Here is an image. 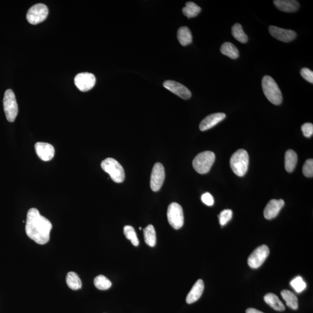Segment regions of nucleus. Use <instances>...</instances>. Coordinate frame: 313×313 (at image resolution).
I'll use <instances>...</instances> for the list:
<instances>
[{"mask_svg":"<svg viewBox=\"0 0 313 313\" xmlns=\"http://www.w3.org/2000/svg\"><path fill=\"white\" fill-rule=\"evenodd\" d=\"M144 238L146 244L150 247H155L156 244V233L154 226L149 225L143 230Z\"/></svg>","mask_w":313,"mask_h":313,"instance_id":"obj_25","label":"nucleus"},{"mask_svg":"<svg viewBox=\"0 0 313 313\" xmlns=\"http://www.w3.org/2000/svg\"><path fill=\"white\" fill-rule=\"evenodd\" d=\"M249 165V155L246 150L240 149L236 151L230 158V167L235 175L243 176L247 173Z\"/></svg>","mask_w":313,"mask_h":313,"instance_id":"obj_3","label":"nucleus"},{"mask_svg":"<svg viewBox=\"0 0 313 313\" xmlns=\"http://www.w3.org/2000/svg\"><path fill=\"white\" fill-rule=\"evenodd\" d=\"M278 10L285 12H294L298 10L300 5L295 0H275L273 1Z\"/></svg>","mask_w":313,"mask_h":313,"instance_id":"obj_18","label":"nucleus"},{"mask_svg":"<svg viewBox=\"0 0 313 313\" xmlns=\"http://www.w3.org/2000/svg\"><path fill=\"white\" fill-rule=\"evenodd\" d=\"M215 159V155L213 152H201L193 159V168L199 174H207L213 166Z\"/></svg>","mask_w":313,"mask_h":313,"instance_id":"obj_5","label":"nucleus"},{"mask_svg":"<svg viewBox=\"0 0 313 313\" xmlns=\"http://www.w3.org/2000/svg\"><path fill=\"white\" fill-rule=\"evenodd\" d=\"M285 202L283 199H273L267 204L264 210V216L266 219L271 220L275 218L284 207Z\"/></svg>","mask_w":313,"mask_h":313,"instance_id":"obj_15","label":"nucleus"},{"mask_svg":"<svg viewBox=\"0 0 313 313\" xmlns=\"http://www.w3.org/2000/svg\"><path fill=\"white\" fill-rule=\"evenodd\" d=\"M301 130L303 136L306 137H310L313 134V125L312 123H305L302 126Z\"/></svg>","mask_w":313,"mask_h":313,"instance_id":"obj_34","label":"nucleus"},{"mask_svg":"<svg viewBox=\"0 0 313 313\" xmlns=\"http://www.w3.org/2000/svg\"><path fill=\"white\" fill-rule=\"evenodd\" d=\"M36 154L42 161H48L54 158L55 149L51 144L38 142L35 146Z\"/></svg>","mask_w":313,"mask_h":313,"instance_id":"obj_14","label":"nucleus"},{"mask_svg":"<svg viewBox=\"0 0 313 313\" xmlns=\"http://www.w3.org/2000/svg\"><path fill=\"white\" fill-rule=\"evenodd\" d=\"M75 83L79 91L87 92L94 87L96 83V78L93 74L81 73L75 77Z\"/></svg>","mask_w":313,"mask_h":313,"instance_id":"obj_11","label":"nucleus"},{"mask_svg":"<svg viewBox=\"0 0 313 313\" xmlns=\"http://www.w3.org/2000/svg\"><path fill=\"white\" fill-rule=\"evenodd\" d=\"M47 6L43 4H37L32 6L27 11V21L32 24H38L45 20L48 15Z\"/></svg>","mask_w":313,"mask_h":313,"instance_id":"obj_8","label":"nucleus"},{"mask_svg":"<svg viewBox=\"0 0 313 313\" xmlns=\"http://www.w3.org/2000/svg\"><path fill=\"white\" fill-rule=\"evenodd\" d=\"M177 39L182 46L188 45L192 42V35L188 27L183 26L178 30Z\"/></svg>","mask_w":313,"mask_h":313,"instance_id":"obj_21","label":"nucleus"},{"mask_svg":"<svg viewBox=\"0 0 313 313\" xmlns=\"http://www.w3.org/2000/svg\"><path fill=\"white\" fill-rule=\"evenodd\" d=\"M169 223L175 229L182 228L184 224V215L182 207L176 202L169 205L167 211Z\"/></svg>","mask_w":313,"mask_h":313,"instance_id":"obj_7","label":"nucleus"},{"mask_svg":"<svg viewBox=\"0 0 313 313\" xmlns=\"http://www.w3.org/2000/svg\"><path fill=\"white\" fill-rule=\"evenodd\" d=\"M165 177V170L162 164L157 162L153 167L151 178H150V187L153 192H158L163 185Z\"/></svg>","mask_w":313,"mask_h":313,"instance_id":"obj_10","label":"nucleus"},{"mask_svg":"<svg viewBox=\"0 0 313 313\" xmlns=\"http://www.w3.org/2000/svg\"><path fill=\"white\" fill-rule=\"evenodd\" d=\"M220 51L222 54L233 59H237L239 57V51L237 47L232 43L226 42L221 46Z\"/></svg>","mask_w":313,"mask_h":313,"instance_id":"obj_22","label":"nucleus"},{"mask_svg":"<svg viewBox=\"0 0 313 313\" xmlns=\"http://www.w3.org/2000/svg\"><path fill=\"white\" fill-rule=\"evenodd\" d=\"M226 115L223 113H214L208 116L199 124V130L205 131L214 127L226 118Z\"/></svg>","mask_w":313,"mask_h":313,"instance_id":"obj_16","label":"nucleus"},{"mask_svg":"<svg viewBox=\"0 0 313 313\" xmlns=\"http://www.w3.org/2000/svg\"><path fill=\"white\" fill-rule=\"evenodd\" d=\"M201 200L205 205L208 206H212L214 204V199L210 193H205L202 196Z\"/></svg>","mask_w":313,"mask_h":313,"instance_id":"obj_35","label":"nucleus"},{"mask_svg":"<svg viewBox=\"0 0 313 313\" xmlns=\"http://www.w3.org/2000/svg\"><path fill=\"white\" fill-rule=\"evenodd\" d=\"M94 285L95 287L100 290H107L112 287V282L105 276L99 275L94 279Z\"/></svg>","mask_w":313,"mask_h":313,"instance_id":"obj_28","label":"nucleus"},{"mask_svg":"<svg viewBox=\"0 0 313 313\" xmlns=\"http://www.w3.org/2000/svg\"><path fill=\"white\" fill-rule=\"evenodd\" d=\"M264 300L267 304L272 307L273 309L277 311H284L285 308L284 304L279 299L278 297L276 294L272 293L266 294L264 296Z\"/></svg>","mask_w":313,"mask_h":313,"instance_id":"obj_19","label":"nucleus"},{"mask_svg":"<svg viewBox=\"0 0 313 313\" xmlns=\"http://www.w3.org/2000/svg\"><path fill=\"white\" fill-rule=\"evenodd\" d=\"M3 105L6 118L9 122H14L18 113V106L16 97L12 90L5 91L3 100Z\"/></svg>","mask_w":313,"mask_h":313,"instance_id":"obj_6","label":"nucleus"},{"mask_svg":"<svg viewBox=\"0 0 313 313\" xmlns=\"http://www.w3.org/2000/svg\"><path fill=\"white\" fill-rule=\"evenodd\" d=\"M291 286L297 293H302L306 288V284L301 277H297L291 282Z\"/></svg>","mask_w":313,"mask_h":313,"instance_id":"obj_30","label":"nucleus"},{"mask_svg":"<svg viewBox=\"0 0 313 313\" xmlns=\"http://www.w3.org/2000/svg\"><path fill=\"white\" fill-rule=\"evenodd\" d=\"M164 87L172 93L183 99H190L192 97L191 92L182 84L175 81L167 80L163 83Z\"/></svg>","mask_w":313,"mask_h":313,"instance_id":"obj_12","label":"nucleus"},{"mask_svg":"<svg viewBox=\"0 0 313 313\" xmlns=\"http://www.w3.org/2000/svg\"><path fill=\"white\" fill-rule=\"evenodd\" d=\"M281 294L289 308L293 310L298 309V299L295 294L288 290L282 291Z\"/></svg>","mask_w":313,"mask_h":313,"instance_id":"obj_23","label":"nucleus"},{"mask_svg":"<svg viewBox=\"0 0 313 313\" xmlns=\"http://www.w3.org/2000/svg\"><path fill=\"white\" fill-rule=\"evenodd\" d=\"M139 229L140 230H142V228H140V227Z\"/></svg>","mask_w":313,"mask_h":313,"instance_id":"obj_37","label":"nucleus"},{"mask_svg":"<svg viewBox=\"0 0 313 313\" xmlns=\"http://www.w3.org/2000/svg\"><path fill=\"white\" fill-rule=\"evenodd\" d=\"M304 176L308 177L313 176V159H309L306 160L303 167Z\"/></svg>","mask_w":313,"mask_h":313,"instance_id":"obj_32","label":"nucleus"},{"mask_svg":"<svg viewBox=\"0 0 313 313\" xmlns=\"http://www.w3.org/2000/svg\"><path fill=\"white\" fill-rule=\"evenodd\" d=\"M233 216V211L231 210H225L221 212L219 215V222L221 226H225Z\"/></svg>","mask_w":313,"mask_h":313,"instance_id":"obj_31","label":"nucleus"},{"mask_svg":"<svg viewBox=\"0 0 313 313\" xmlns=\"http://www.w3.org/2000/svg\"><path fill=\"white\" fill-rule=\"evenodd\" d=\"M66 283L68 287L73 290L81 289L82 282L77 273L70 272L66 276Z\"/></svg>","mask_w":313,"mask_h":313,"instance_id":"obj_24","label":"nucleus"},{"mask_svg":"<svg viewBox=\"0 0 313 313\" xmlns=\"http://www.w3.org/2000/svg\"><path fill=\"white\" fill-rule=\"evenodd\" d=\"M297 156L295 152L289 150L285 155V168L288 173H292L296 167Z\"/></svg>","mask_w":313,"mask_h":313,"instance_id":"obj_20","label":"nucleus"},{"mask_svg":"<svg viewBox=\"0 0 313 313\" xmlns=\"http://www.w3.org/2000/svg\"><path fill=\"white\" fill-rule=\"evenodd\" d=\"M124 233L126 238L130 240L134 246H138L139 241L137 237V233L133 226H125L124 228Z\"/></svg>","mask_w":313,"mask_h":313,"instance_id":"obj_29","label":"nucleus"},{"mask_svg":"<svg viewBox=\"0 0 313 313\" xmlns=\"http://www.w3.org/2000/svg\"><path fill=\"white\" fill-rule=\"evenodd\" d=\"M269 32L273 38L282 42H289L296 38V33L292 30L280 28L274 26L269 27Z\"/></svg>","mask_w":313,"mask_h":313,"instance_id":"obj_13","label":"nucleus"},{"mask_svg":"<svg viewBox=\"0 0 313 313\" xmlns=\"http://www.w3.org/2000/svg\"><path fill=\"white\" fill-rule=\"evenodd\" d=\"M262 86L263 93L270 102L275 105H279L281 104L282 102L281 91L272 77L264 76L262 79Z\"/></svg>","mask_w":313,"mask_h":313,"instance_id":"obj_2","label":"nucleus"},{"mask_svg":"<svg viewBox=\"0 0 313 313\" xmlns=\"http://www.w3.org/2000/svg\"><path fill=\"white\" fill-rule=\"evenodd\" d=\"M232 33L234 38L239 42L245 44L248 41V36L244 32L240 24L235 23L232 27Z\"/></svg>","mask_w":313,"mask_h":313,"instance_id":"obj_27","label":"nucleus"},{"mask_svg":"<svg viewBox=\"0 0 313 313\" xmlns=\"http://www.w3.org/2000/svg\"><path fill=\"white\" fill-rule=\"evenodd\" d=\"M101 167L104 172L109 174L110 177L116 183H122L125 179L123 167L119 162L112 158H107L102 162Z\"/></svg>","mask_w":313,"mask_h":313,"instance_id":"obj_4","label":"nucleus"},{"mask_svg":"<svg viewBox=\"0 0 313 313\" xmlns=\"http://www.w3.org/2000/svg\"><path fill=\"white\" fill-rule=\"evenodd\" d=\"M246 313H264L257 310L253 308L248 309L246 311Z\"/></svg>","mask_w":313,"mask_h":313,"instance_id":"obj_36","label":"nucleus"},{"mask_svg":"<svg viewBox=\"0 0 313 313\" xmlns=\"http://www.w3.org/2000/svg\"><path fill=\"white\" fill-rule=\"evenodd\" d=\"M204 290V283L202 280H198L193 285L188 296L186 297V302L188 304L195 303L200 298Z\"/></svg>","mask_w":313,"mask_h":313,"instance_id":"obj_17","label":"nucleus"},{"mask_svg":"<svg viewBox=\"0 0 313 313\" xmlns=\"http://www.w3.org/2000/svg\"><path fill=\"white\" fill-rule=\"evenodd\" d=\"M300 75L302 78L311 83H313V72L308 68H303L300 70Z\"/></svg>","mask_w":313,"mask_h":313,"instance_id":"obj_33","label":"nucleus"},{"mask_svg":"<svg viewBox=\"0 0 313 313\" xmlns=\"http://www.w3.org/2000/svg\"><path fill=\"white\" fill-rule=\"evenodd\" d=\"M201 11V8L193 2H186L185 7L182 10L183 14L188 18L197 17Z\"/></svg>","mask_w":313,"mask_h":313,"instance_id":"obj_26","label":"nucleus"},{"mask_svg":"<svg viewBox=\"0 0 313 313\" xmlns=\"http://www.w3.org/2000/svg\"><path fill=\"white\" fill-rule=\"evenodd\" d=\"M52 225L50 220L33 208L27 212L26 233L28 237L39 245L47 244L50 239Z\"/></svg>","mask_w":313,"mask_h":313,"instance_id":"obj_1","label":"nucleus"},{"mask_svg":"<svg viewBox=\"0 0 313 313\" xmlns=\"http://www.w3.org/2000/svg\"><path fill=\"white\" fill-rule=\"evenodd\" d=\"M269 254V248L267 245H260L256 248L248 257V265L253 269L259 268L268 258Z\"/></svg>","mask_w":313,"mask_h":313,"instance_id":"obj_9","label":"nucleus"}]
</instances>
